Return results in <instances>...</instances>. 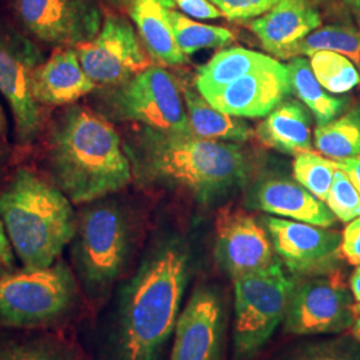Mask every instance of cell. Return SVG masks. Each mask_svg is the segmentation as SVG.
Segmentation results:
<instances>
[{"mask_svg": "<svg viewBox=\"0 0 360 360\" xmlns=\"http://www.w3.org/2000/svg\"><path fill=\"white\" fill-rule=\"evenodd\" d=\"M44 155L52 184L74 205L103 199L132 179L129 156L115 129L87 105H67L55 116Z\"/></svg>", "mask_w": 360, "mask_h": 360, "instance_id": "obj_1", "label": "cell"}, {"mask_svg": "<svg viewBox=\"0 0 360 360\" xmlns=\"http://www.w3.org/2000/svg\"><path fill=\"white\" fill-rule=\"evenodd\" d=\"M190 278L187 251L165 243L143 260L122 291L114 360H158L175 331Z\"/></svg>", "mask_w": 360, "mask_h": 360, "instance_id": "obj_2", "label": "cell"}, {"mask_svg": "<svg viewBox=\"0 0 360 360\" xmlns=\"http://www.w3.org/2000/svg\"><path fill=\"white\" fill-rule=\"evenodd\" d=\"M74 203L28 168H18L0 193V219L25 269H47L59 260L77 230Z\"/></svg>", "mask_w": 360, "mask_h": 360, "instance_id": "obj_3", "label": "cell"}, {"mask_svg": "<svg viewBox=\"0 0 360 360\" xmlns=\"http://www.w3.org/2000/svg\"><path fill=\"white\" fill-rule=\"evenodd\" d=\"M148 179L178 184L208 198L240 183L247 174L243 150L193 134H168L144 127L134 153Z\"/></svg>", "mask_w": 360, "mask_h": 360, "instance_id": "obj_4", "label": "cell"}, {"mask_svg": "<svg viewBox=\"0 0 360 360\" xmlns=\"http://www.w3.org/2000/svg\"><path fill=\"white\" fill-rule=\"evenodd\" d=\"M71 243L83 287L90 295H102L120 276L129 257V227L123 210L102 199L87 203L77 214Z\"/></svg>", "mask_w": 360, "mask_h": 360, "instance_id": "obj_5", "label": "cell"}, {"mask_svg": "<svg viewBox=\"0 0 360 360\" xmlns=\"http://www.w3.org/2000/svg\"><path fill=\"white\" fill-rule=\"evenodd\" d=\"M299 279L288 276L282 262L233 281V351L238 360L254 358L284 321Z\"/></svg>", "mask_w": 360, "mask_h": 360, "instance_id": "obj_6", "label": "cell"}, {"mask_svg": "<svg viewBox=\"0 0 360 360\" xmlns=\"http://www.w3.org/2000/svg\"><path fill=\"white\" fill-rule=\"evenodd\" d=\"M108 87L98 112L105 119L129 120L168 134H191L184 99L165 68L150 65L129 80Z\"/></svg>", "mask_w": 360, "mask_h": 360, "instance_id": "obj_7", "label": "cell"}, {"mask_svg": "<svg viewBox=\"0 0 360 360\" xmlns=\"http://www.w3.org/2000/svg\"><path fill=\"white\" fill-rule=\"evenodd\" d=\"M75 276L65 262L0 276V324L34 327L62 318L74 307Z\"/></svg>", "mask_w": 360, "mask_h": 360, "instance_id": "obj_8", "label": "cell"}, {"mask_svg": "<svg viewBox=\"0 0 360 360\" xmlns=\"http://www.w3.org/2000/svg\"><path fill=\"white\" fill-rule=\"evenodd\" d=\"M43 62V53L31 39L0 23V94L11 108L20 146H31L41 131V112L32 95L31 79Z\"/></svg>", "mask_w": 360, "mask_h": 360, "instance_id": "obj_9", "label": "cell"}, {"mask_svg": "<svg viewBox=\"0 0 360 360\" xmlns=\"http://www.w3.org/2000/svg\"><path fill=\"white\" fill-rule=\"evenodd\" d=\"M13 11L30 37L53 49H77L103 25L94 0H13Z\"/></svg>", "mask_w": 360, "mask_h": 360, "instance_id": "obj_10", "label": "cell"}, {"mask_svg": "<svg viewBox=\"0 0 360 360\" xmlns=\"http://www.w3.org/2000/svg\"><path fill=\"white\" fill-rule=\"evenodd\" d=\"M275 254L296 279L328 276L342 262V235L296 220L264 218Z\"/></svg>", "mask_w": 360, "mask_h": 360, "instance_id": "obj_11", "label": "cell"}, {"mask_svg": "<svg viewBox=\"0 0 360 360\" xmlns=\"http://www.w3.org/2000/svg\"><path fill=\"white\" fill-rule=\"evenodd\" d=\"M347 287L334 278L316 276L297 282L284 316L285 333L339 334L355 322V306Z\"/></svg>", "mask_w": 360, "mask_h": 360, "instance_id": "obj_12", "label": "cell"}, {"mask_svg": "<svg viewBox=\"0 0 360 360\" xmlns=\"http://www.w3.org/2000/svg\"><path fill=\"white\" fill-rule=\"evenodd\" d=\"M77 51L87 77L102 87L120 84L151 65L134 27L119 15L105 16L99 34Z\"/></svg>", "mask_w": 360, "mask_h": 360, "instance_id": "obj_13", "label": "cell"}, {"mask_svg": "<svg viewBox=\"0 0 360 360\" xmlns=\"http://www.w3.org/2000/svg\"><path fill=\"white\" fill-rule=\"evenodd\" d=\"M215 227L219 264L232 281L279 260L266 230L243 210L223 208Z\"/></svg>", "mask_w": 360, "mask_h": 360, "instance_id": "obj_14", "label": "cell"}, {"mask_svg": "<svg viewBox=\"0 0 360 360\" xmlns=\"http://www.w3.org/2000/svg\"><path fill=\"white\" fill-rule=\"evenodd\" d=\"M221 335V299L212 287L202 285L180 311L171 360H219Z\"/></svg>", "mask_w": 360, "mask_h": 360, "instance_id": "obj_15", "label": "cell"}, {"mask_svg": "<svg viewBox=\"0 0 360 360\" xmlns=\"http://www.w3.org/2000/svg\"><path fill=\"white\" fill-rule=\"evenodd\" d=\"M287 65L278 60L235 80L208 103L236 117L267 116L290 95Z\"/></svg>", "mask_w": 360, "mask_h": 360, "instance_id": "obj_16", "label": "cell"}, {"mask_svg": "<svg viewBox=\"0 0 360 360\" xmlns=\"http://www.w3.org/2000/svg\"><path fill=\"white\" fill-rule=\"evenodd\" d=\"M96 89L80 65L77 49L59 50L39 65L31 79V90L41 105L67 107Z\"/></svg>", "mask_w": 360, "mask_h": 360, "instance_id": "obj_17", "label": "cell"}, {"mask_svg": "<svg viewBox=\"0 0 360 360\" xmlns=\"http://www.w3.org/2000/svg\"><path fill=\"white\" fill-rule=\"evenodd\" d=\"M319 26L321 13L311 0H279L250 25L262 46L276 58Z\"/></svg>", "mask_w": 360, "mask_h": 360, "instance_id": "obj_18", "label": "cell"}, {"mask_svg": "<svg viewBox=\"0 0 360 360\" xmlns=\"http://www.w3.org/2000/svg\"><path fill=\"white\" fill-rule=\"evenodd\" d=\"M254 202L264 212L312 226L328 229L336 223V217L323 200L290 180H267L259 187Z\"/></svg>", "mask_w": 360, "mask_h": 360, "instance_id": "obj_19", "label": "cell"}, {"mask_svg": "<svg viewBox=\"0 0 360 360\" xmlns=\"http://www.w3.org/2000/svg\"><path fill=\"white\" fill-rule=\"evenodd\" d=\"M174 0H129V16L138 28L143 46L159 65H184L187 56L180 51L168 20Z\"/></svg>", "mask_w": 360, "mask_h": 360, "instance_id": "obj_20", "label": "cell"}, {"mask_svg": "<svg viewBox=\"0 0 360 360\" xmlns=\"http://www.w3.org/2000/svg\"><path fill=\"white\" fill-rule=\"evenodd\" d=\"M257 136L271 148L285 154L311 151V117L303 104L284 101L259 124Z\"/></svg>", "mask_w": 360, "mask_h": 360, "instance_id": "obj_21", "label": "cell"}, {"mask_svg": "<svg viewBox=\"0 0 360 360\" xmlns=\"http://www.w3.org/2000/svg\"><path fill=\"white\" fill-rule=\"evenodd\" d=\"M274 62L275 59L267 55L242 47L224 50L199 68L195 84L199 94L210 102L235 80Z\"/></svg>", "mask_w": 360, "mask_h": 360, "instance_id": "obj_22", "label": "cell"}, {"mask_svg": "<svg viewBox=\"0 0 360 360\" xmlns=\"http://www.w3.org/2000/svg\"><path fill=\"white\" fill-rule=\"evenodd\" d=\"M191 134L203 139H224L245 142L254 136L252 129L236 116L224 114L212 107L206 99L193 91H183Z\"/></svg>", "mask_w": 360, "mask_h": 360, "instance_id": "obj_23", "label": "cell"}, {"mask_svg": "<svg viewBox=\"0 0 360 360\" xmlns=\"http://www.w3.org/2000/svg\"><path fill=\"white\" fill-rule=\"evenodd\" d=\"M291 91L314 114L319 126L336 119L345 108V101L328 95L314 75L309 60L294 58L287 65Z\"/></svg>", "mask_w": 360, "mask_h": 360, "instance_id": "obj_24", "label": "cell"}, {"mask_svg": "<svg viewBox=\"0 0 360 360\" xmlns=\"http://www.w3.org/2000/svg\"><path fill=\"white\" fill-rule=\"evenodd\" d=\"M319 51H331L348 58L360 70V32L349 26L316 28L282 53L281 59L312 56Z\"/></svg>", "mask_w": 360, "mask_h": 360, "instance_id": "obj_25", "label": "cell"}, {"mask_svg": "<svg viewBox=\"0 0 360 360\" xmlns=\"http://www.w3.org/2000/svg\"><path fill=\"white\" fill-rule=\"evenodd\" d=\"M315 147L334 160L360 155V107L315 129Z\"/></svg>", "mask_w": 360, "mask_h": 360, "instance_id": "obj_26", "label": "cell"}, {"mask_svg": "<svg viewBox=\"0 0 360 360\" xmlns=\"http://www.w3.org/2000/svg\"><path fill=\"white\" fill-rule=\"evenodd\" d=\"M167 15L175 41L186 56L199 50L229 46L235 39L231 31L221 27L196 23L175 11V8H169Z\"/></svg>", "mask_w": 360, "mask_h": 360, "instance_id": "obj_27", "label": "cell"}, {"mask_svg": "<svg viewBox=\"0 0 360 360\" xmlns=\"http://www.w3.org/2000/svg\"><path fill=\"white\" fill-rule=\"evenodd\" d=\"M309 65L323 89L333 94H345L360 83L358 67L340 53L316 52L311 56Z\"/></svg>", "mask_w": 360, "mask_h": 360, "instance_id": "obj_28", "label": "cell"}, {"mask_svg": "<svg viewBox=\"0 0 360 360\" xmlns=\"http://www.w3.org/2000/svg\"><path fill=\"white\" fill-rule=\"evenodd\" d=\"M338 169L336 162L312 151L296 155L294 176L296 181L326 203Z\"/></svg>", "mask_w": 360, "mask_h": 360, "instance_id": "obj_29", "label": "cell"}, {"mask_svg": "<svg viewBox=\"0 0 360 360\" xmlns=\"http://www.w3.org/2000/svg\"><path fill=\"white\" fill-rule=\"evenodd\" d=\"M0 360H77L72 349L51 339L27 340L0 351Z\"/></svg>", "mask_w": 360, "mask_h": 360, "instance_id": "obj_30", "label": "cell"}, {"mask_svg": "<svg viewBox=\"0 0 360 360\" xmlns=\"http://www.w3.org/2000/svg\"><path fill=\"white\" fill-rule=\"evenodd\" d=\"M326 205L333 211L336 219L343 223H349L360 217L359 191L340 168L335 172L334 181Z\"/></svg>", "mask_w": 360, "mask_h": 360, "instance_id": "obj_31", "label": "cell"}, {"mask_svg": "<svg viewBox=\"0 0 360 360\" xmlns=\"http://www.w3.org/2000/svg\"><path fill=\"white\" fill-rule=\"evenodd\" d=\"M288 360H360L343 342H322L296 349Z\"/></svg>", "mask_w": 360, "mask_h": 360, "instance_id": "obj_32", "label": "cell"}, {"mask_svg": "<svg viewBox=\"0 0 360 360\" xmlns=\"http://www.w3.org/2000/svg\"><path fill=\"white\" fill-rule=\"evenodd\" d=\"M230 20H247L267 13L279 0H208Z\"/></svg>", "mask_w": 360, "mask_h": 360, "instance_id": "obj_33", "label": "cell"}, {"mask_svg": "<svg viewBox=\"0 0 360 360\" xmlns=\"http://www.w3.org/2000/svg\"><path fill=\"white\" fill-rule=\"evenodd\" d=\"M342 257L352 266H360V217L349 221L342 235Z\"/></svg>", "mask_w": 360, "mask_h": 360, "instance_id": "obj_34", "label": "cell"}, {"mask_svg": "<svg viewBox=\"0 0 360 360\" xmlns=\"http://www.w3.org/2000/svg\"><path fill=\"white\" fill-rule=\"evenodd\" d=\"M175 6L188 16L196 19H218L223 13L208 0H174Z\"/></svg>", "mask_w": 360, "mask_h": 360, "instance_id": "obj_35", "label": "cell"}, {"mask_svg": "<svg viewBox=\"0 0 360 360\" xmlns=\"http://www.w3.org/2000/svg\"><path fill=\"white\" fill-rule=\"evenodd\" d=\"M15 251L6 231V227L0 219V276L15 272Z\"/></svg>", "mask_w": 360, "mask_h": 360, "instance_id": "obj_36", "label": "cell"}, {"mask_svg": "<svg viewBox=\"0 0 360 360\" xmlns=\"http://www.w3.org/2000/svg\"><path fill=\"white\" fill-rule=\"evenodd\" d=\"M338 168H340L346 175L348 179L352 181L355 188L360 193V155L355 158H348L343 160H335Z\"/></svg>", "mask_w": 360, "mask_h": 360, "instance_id": "obj_37", "label": "cell"}, {"mask_svg": "<svg viewBox=\"0 0 360 360\" xmlns=\"http://www.w3.org/2000/svg\"><path fill=\"white\" fill-rule=\"evenodd\" d=\"M349 290L351 294L354 296L356 304L360 303V266L356 267V270L352 272L351 278H349Z\"/></svg>", "mask_w": 360, "mask_h": 360, "instance_id": "obj_38", "label": "cell"}, {"mask_svg": "<svg viewBox=\"0 0 360 360\" xmlns=\"http://www.w3.org/2000/svg\"><path fill=\"white\" fill-rule=\"evenodd\" d=\"M10 158H11V151L8 148V143L3 142L0 139V175L4 172V169L8 166Z\"/></svg>", "mask_w": 360, "mask_h": 360, "instance_id": "obj_39", "label": "cell"}, {"mask_svg": "<svg viewBox=\"0 0 360 360\" xmlns=\"http://www.w3.org/2000/svg\"><path fill=\"white\" fill-rule=\"evenodd\" d=\"M0 139L3 142L8 143V120L4 114L1 104H0Z\"/></svg>", "mask_w": 360, "mask_h": 360, "instance_id": "obj_40", "label": "cell"}, {"mask_svg": "<svg viewBox=\"0 0 360 360\" xmlns=\"http://www.w3.org/2000/svg\"><path fill=\"white\" fill-rule=\"evenodd\" d=\"M348 7L351 8V11L360 20V0H346Z\"/></svg>", "mask_w": 360, "mask_h": 360, "instance_id": "obj_41", "label": "cell"}, {"mask_svg": "<svg viewBox=\"0 0 360 360\" xmlns=\"http://www.w3.org/2000/svg\"><path fill=\"white\" fill-rule=\"evenodd\" d=\"M351 330H352V335H354V338L356 339V342L360 345V318L355 319V322L352 324Z\"/></svg>", "mask_w": 360, "mask_h": 360, "instance_id": "obj_42", "label": "cell"}, {"mask_svg": "<svg viewBox=\"0 0 360 360\" xmlns=\"http://www.w3.org/2000/svg\"><path fill=\"white\" fill-rule=\"evenodd\" d=\"M355 314H356V316H359L360 318V303L355 306Z\"/></svg>", "mask_w": 360, "mask_h": 360, "instance_id": "obj_43", "label": "cell"}]
</instances>
